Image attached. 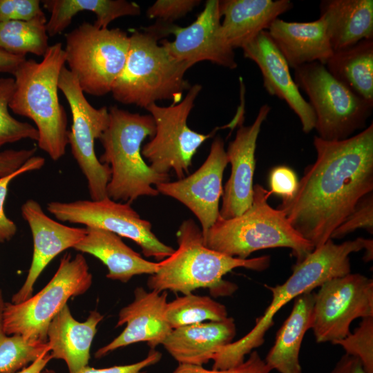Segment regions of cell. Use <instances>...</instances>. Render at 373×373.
Wrapping results in <instances>:
<instances>
[{"label":"cell","mask_w":373,"mask_h":373,"mask_svg":"<svg viewBox=\"0 0 373 373\" xmlns=\"http://www.w3.org/2000/svg\"><path fill=\"white\" fill-rule=\"evenodd\" d=\"M345 354L357 357L367 373H373V316L363 318L353 333L337 341Z\"/></svg>","instance_id":"cell-34"},{"label":"cell","mask_w":373,"mask_h":373,"mask_svg":"<svg viewBox=\"0 0 373 373\" xmlns=\"http://www.w3.org/2000/svg\"><path fill=\"white\" fill-rule=\"evenodd\" d=\"M40 373H56L53 370L44 369Z\"/></svg>","instance_id":"cell-46"},{"label":"cell","mask_w":373,"mask_h":373,"mask_svg":"<svg viewBox=\"0 0 373 373\" xmlns=\"http://www.w3.org/2000/svg\"><path fill=\"white\" fill-rule=\"evenodd\" d=\"M41 3L50 13L46 25L48 37L61 33L81 11L93 12L96 16L93 24L99 28H107L119 17L141 13L138 4L126 0H45Z\"/></svg>","instance_id":"cell-28"},{"label":"cell","mask_w":373,"mask_h":373,"mask_svg":"<svg viewBox=\"0 0 373 373\" xmlns=\"http://www.w3.org/2000/svg\"><path fill=\"white\" fill-rule=\"evenodd\" d=\"M26 58L10 54L0 48V72L12 74Z\"/></svg>","instance_id":"cell-44"},{"label":"cell","mask_w":373,"mask_h":373,"mask_svg":"<svg viewBox=\"0 0 373 373\" xmlns=\"http://www.w3.org/2000/svg\"><path fill=\"white\" fill-rule=\"evenodd\" d=\"M293 6L289 0L220 1L222 32L233 50L242 48Z\"/></svg>","instance_id":"cell-22"},{"label":"cell","mask_w":373,"mask_h":373,"mask_svg":"<svg viewBox=\"0 0 373 373\" xmlns=\"http://www.w3.org/2000/svg\"><path fill=\"white\" fill-rule=\"evenodd\" d=\"M314 293L294 298L291 312L278 331L274 345L264 359L271 370L279 373H302L299 361L301 343L311 329Z\"/></svg>","instance_id":"cell-27"},{"label":"cell","mask_w":373,"mask_h":373,"mask_svg":"<svg viewBox=\"0 0 373 373\" xmlns=\"http://www.w3.org/2000/svg\"><path fill=\"white\" fill-rule=\"evenodd\" d=\"M272 371L257 351H252L249 356L240 365L226 370H207L203 366L179 364L173 373H270Z\"/></svg>","instance_id":"cell-39"},{"label":"cell","mask_w":373,"mask_h":373,"mask_svg":"<svg viewBox=\"0 0 373 373\" xmlns=\"http://www.w3.org/2000/svg\"><path fill=\"white\" fill-rule=\"evenodd\" d=\"M293 79L309 98L316 116L314 128L320 138L342 140L366 128L373 104L336 80L324 64L314 61L297 67Z\"/></svg>","instance_id":"cell-9"},{"label":"cell","mask_w":373,"mask_h":373,"mask_svg":"<svg viewBox=\"0 0 373 373\" xmlns=\"http://www.w3.org/2000/svg\"><path fill=\"white\" fill-rule=\"evenodd\" d=\"M229 164L224 141L216 137L203 164L192 174L155 186L159 192L186 206L198 219L203 238L220 216L222 178Z\"/></svg>","instance_id":"cell-16"},{"label":"cell","mask_w":373,"mask_h":373,"mask_svg":"<svg viewBox=\"0 0 373 373\" xmlns=\"http://www.w3.org/2000/svg\"><path fill=\"white\" fill-rule=\"evenodd\" d=\"M242 49L244 57L258 66L267 92L286 102L299 118L304 133H309L314 129L315 114L301 95L290 73L288 64L267 30L261 32Z\"/></svg>","instance_id":"cell-20"},{"label":"cell","mask_w":373,"mask_h":373,"mask_svg":"<svg viewBox=\"0 0 373 373\" xmlns=\"http://www.w3.org/2000/svg\"><path fill=\"white\" fill-rule=\"evenodd\" d=\"M103 318L97 310H93L84 322H79L73 317L68 305H65L47 329V343L52 359L64 361L69 373H76L87 366L90 346Z\"/></svg>","instance_id":"cell-24"},{"label":"cell","mask_w":373,"mask_h":373,"mask_svg":"<svg viewBox=\"0 0 373 373\" xmlns=\"http://www.w3.org/2000/svg\"><path fill=\"white\" fill-rule=\"evenodd\" d=\"M373 316V280L347 274L326 280L314 294L312 326L317 343L337 341L350 333L351 323Z\"/></svg>","instance_id":"cell-14"},{"label":"cell","mask_w":373,"mask_h":373,"mask_svg":"<svg viewBox=\"0 0 373 373\" xmlns=\"http://www.w3.org/2000/svg\"><path fill=\"white\" fill-rule=\"evenodd\" d=\"M319 8L333 51L373 39L372 0H322Z\"/></svg>","instance_id":"cell-26"},{"label":"cell","mask_w":373,"mask_h":373,"mask_svg":"<svg viewBox=\"0 0 373 373\" xmlns=\"http://www.w3.org/2000/svg\"><path fill=\"white\" fill-rule=\"evenodd\" d=\"M236 334L233 318L189 325L172 329L161 345L179 364L202 366Z\"/></svg>","instance_id":"cell-21"},{"label":"cell","mask_w":373,"mask_h":373,"mask_svg":"<svg viewBox=\"0 0 373 373\" xmlns=\"http://www.w3.org/2000/svg\"><path fill=\"white\" fill-rule=\"evenodd\" d=\"M165 315L173 329L205 321H221L228 317L224 305L209 296L192 293L167 303Z\"/></svg>","instance_id":"cell-31"},{"label":"cell","mask_w":373,"mask_h":373,"mask_svg":"<svg viewBox=\"0 0 373 373\" xmlns=\"http://www.w3.org/2000/svg\"><path fill=\"white\" fill-rule=\"evenodd\" d=\"M358 229L373 233V193L363 197L345 220L332 232L330 239H341Z\"/></svg>","instance_id":"cell-36"},{"label":"cell","mask_w":373,"mask_h":373,"mask_svg":"<svg viewBox=\"0 0 373 373\" xmlns=\"http://www.w3.org/2000/svg\"><path fill=\"white\" fill-rule=\"evenodd\" d=\"M271 107L262 105L254 122L249 126L240 125L233 140L226 151L231 173L223 194L220 217L230 219L241 215L250 207L254 194L255 153L258 135Z\"/></svg>","instance_id":"cell-17"},{"label":"cell","mask_w":373,"mask_h":373,"mask_svg":"<svg viewBox=\"0 0 373 373\" xmlns=\"http://www.w3.org/2000/svg\"><path fill=\"white\" fill-rule=\"evenodd\" d=\"M176 236L178 248L160 261L157 271L148 278L151 290L186 295L199 288H208L213 296H229L237 286L224 280L225 274L238 267L263 271L270 264L269 256L240 259L208 248L201 229L192 219L182 222Z\"/></svg>","instance_id":"cell-3"},{"label":"cell","mask_w":373,"mask_h":373,"mask_svg":"<svg viewBox=\"0 0 373 373\" xmlns=\"http://www.w3.org/2000/svg\"><path fill=\"white\" fill-rule=\"evenodd\" d=\"M330 373H367L363 363L356 356L345 354L338 361Z\"/></svg>","instance_id":"cell-43"},{"label":"cell","mask_w":373,"mask_h":373,"mask_svg":"<svg viewBox=\"0 0 373 373\" xmlns=\"http://www.w3.org/2000/svg\"><path fill=\"white\" fill-rule=\"evenodd\" d=\"M66 64L62 44L50 46L43 59H26L13 71L14 93L9 108L32 119L39 133L38 146L54 161L66 153L68 117L58 97V80Z\"/></svg>","instance_id":"cell-4"},{"label":"cell","mask_w":373,"mask_h":373,"mask_svg":"<svg viewBox=\"0 0 373 373\" xmlns=\"http://www.w3.org/2000/svg\"><path fill=\"white\" fill-rule=\"evenodd\" d=\"M372 239L357 238L354 240L335 244L329 239L314 249L302 262L296 263L292 274L282 285L266 287L272 299L262 316L256 321L253 329L236 342L222 347L212 358L213 370L236 367L265 341L264 336L274 325L275 314L287 303L298 296L310 292L326 280L350 273V255L358 252L372 242Z\"/></svg>","instance_id":"cell-2"},{"label":"cell","mask_w":373,"mask_h":373,"mask_svg":"<svg viewBox=\"0 0 373 373\" xmlns=\"http://www.w3.org/2000/svg\"><path fill=\"white\" fill-rule=\"evenodd\" d=\"M199 0H157L146 10V16L158 23L171 24L200 3Z\"/></svg>","instance_id":"cell-38"},{"label":"cell","mask_w":373,"mask_h":373,"mask_svg":"<svg viewBox=\"0 0 373 373\" xmlns=\"http://www.w3.org/2000/svg\"><path fill=\"white\" fill-rule=\"evenodd\" d=\"M201 90L200 84H194L178 104L160 106L155 103L146 108L154 120L155 133L142 147L141 153L155 172L169 174L173 171L179 179L184 178L196 151L211 136L212 133L195 132L187 125Z\"/></svg>","instance_id":"cell-11"},{"label":"cell","mask_w":373,"mask_h":373,"mask_svg":"<svg viewBox=\"0 0 373 373\" xmlns=\"http://www.w3.org/2000/svg\"><path fill=\"white\" fill-rule=\"evenodd\" d=\"M325 66L336 80L373 104V39L334 51Z\"/></svg>","instance_id":"cell-29"},{"label":"cell","mask_w":373,"mask_h":373,"mask_svg":"<svg viewBox=\"0 0 373 373\" xmlns=\"http://www.w3.org/2000/svg\"><path fill=\"white\" fill-rule=\"evenodd\" d=\"M39 0H0V22L46 19Z\"/></svg>","instance_id":"cell-37"},{"label":"cell","mask_w":373,"mask_h":373,"mask_svg":"<svg viewBox=\"0 0 373 373\" xmlns=\"http://www.w3.org/2000/svg\"><path fill=\"white\" fill-rule=\"evenodd\" d=\"M44 164L45 159L43 157L34 155L16 171L0 178V242L10 240L17 231L15 223L6 216L4 211V203L10 182L23 173L39 170Z\"/></svg>","instance_id":"cell-35"},{"label":"cell","mask_w":373,"mask_h":373,"mask_svg":"<svg viewBox=\"0 0 373 373\" xmlns=\"http://www.w3.org/2000/svg\"><path fill=\"white\" fill-rule=\"evenodd\" d=\"M161 358L162 354L159 351L151 349L145 358L135 363L100 369L87 365L76 373H142L144 369L156 364Z\"/></svg>","instance_id":"cell-41"},{"label":"cell","mask_w":373,"mask_h":373,"mask_svg":"<svg viewBox=\"0 0 373 373\" xmlns=\"http://www.w3.org/2000/svg\"><path fill=\"white\" fill-rule=\"evenodd\" d=\"M160 37L149 28L129 36L124 67L115 81L111 93L123 104L146 108L158 100L178 104L191 85L184 74L191 67L174 58L161 44Z\"/></svg>","instance_id":"cell-7"},{"label":"cell","mask_w":373,"mask_h":373,"mask_svg":"<svg viewBox=\"0 0 373 373\" xmlns=\"http://www.w3.org/2000/svg\"><path fill=\"white\" fill-rule=\"evenodd\" d=\"M36 148L29 149H8L0 152V178L19 169L26 161L35 155Z\"/></svg>","instance_id":"cell-42"},{"label":"cell","mask_w":373,"mask_h":373,"mask_svg":"<svg viewBox=\"0 0 373 373\" xmlns=\"http://www.w3.org/2000/svg\"><path fill=\"white\" fill-rule=\"evenodd\" d=\"M289 68L320 62L324 65L334 51L323 20L289 22L276 19L267 30Z\"/></svg>","instance_id":"cell-23"},{"label":"cell","mask_w":373,"mask_h":373,"mask_svg":"<svg viewBox=\"0 0 373 373\" xmlns=\"http://www.w3.org/2000/svg\"><path fill=\"white\" fill-rule=\"evenodd\" d=\"M58 88L64 95L71 111L72 125L68 141L72 154L87 180L91 200H102L107 197L106 186L111 171L109 166L99 161L94 142L108 126V108L93 106L75 76L65 66L59 74Z\"/></svg>","instance_id":"cell-12"},{"label":"cell","mask_w":373,"mask_h":373,"mask_svg":"<svg viewBox=\"0 0 373 373\" xmlns=\"http://www.w3.org/2000/svg\"><path fill=\"white\" fill-rule=\"evenodd\" d=\"M51 359V355L48 352L16 373H40Z\"/></svg>","instance_id":"cell-45"},{"label":"cell","mask_w":373,"mask_h":373,"mask_svg":"<svg viewBox=\"0 0 373 373\" xmlns=\"http://www.w3.org/2000/svg\"><path fill=\"white\" fill-rule=\"evenodd\" d=\"M47 210L57 220L103 229L135 242L145 257L163 260L175 249L160 241L151 223L142 218L131 202H118L108 197L100 200L52 201Z\"/></svg>","instance_id":"cell-13"},{"label":"cell","mask_w":373,"mask_h":373,"mask_svg":"<svg viewBox=\"0 0 373 373\" xmlns=\"http://www.w3.org/2000/svg\"><path fill=\"white\" fill-rule=\"evenodd\" d=\"M219 0H208L195 20L186 27L157 23L152 29L161 37L174 35L172 41L160 44L176 59L191 66L202 61L235 69L238 64L234 50L228 44L222 30Z\"/></svg>","instance_id":"cell-15"},{"label":"cell","mask_w":373,"mask_h":373,"mask_svg":"<svg viewBox=\"0 0 373 373\" xmlns=\"http://www.w3.org/2000/svg\"><path fill=\"white\" fill-rule=\"evenodd\" d=\"M4 303L0 289V373H16L50 352V349L47 341L28 340L5 332L2 321Z\"/></svg>","instance_id":"cell-32"},{"label":"cell","mask_w":373,"mask_h":373,"mask_svg":"<svg viewBox=\"0 0 373 373\" xmlns=\"http://www.w3.org/2000/svg\"><path fill=\"white\" fill-rule=\"evenodd\" d=\"M21 210L32 235L33 255L23 285L12 297V303L30 298L35 282L50 262L64 250L73 248L86 234V228L66 226L50 218L32 199L26 200Z\"/></svg>","instance_id":"cell-18"},{"label":"cell","mask_w":373,"mask_h":373,"mask_svg":"<svg viewBox=\"0 0 373 373\" xmlns=\"http://www.w3.org/2000/svg\"><path fill=\"white\" fill-rule=\"evenodd\" d=\"M269 191L271 194H276L282 198V201L291 200L295 195L298 179L293 169L286 166H276L269 174Z\"/></svg>","instance_id":"cell-40"},{"label":"cell","mask_w":373,"mask_h":373,"mask_svg":"<svg viewBox=\"0 0 373 373\" xmlns=\"http://www.w3.org/2000/svg\"><path fill=\"white\" fill-rule=\"evenodd\" d=\"M313 144L315 162L305 169L294 197L278 209L316 249L373 191V124L342 140L315 135Z\"/></svg>","instance_id":"cell-1"},{"label":"cell","mask_w":373,"mask_h":373,"mask_svg":"<svg viewBox=\"0 0 373 373\" xmlns=\"http://www.w3.org/2000/svg\"><path fill=\"white\" fill-rule=\"evenodd\" d=\"M129 44V36L120 28H99L88 22L66 35V63L84 93L101 97L111 92Z\"/></svg>","instance_id":"cell-10"},{"label":"cell","mask_w":373,"mask_h":373,"mask_svg":"<svg viewBox=\"0 0 373 373\" xmlns=\"http://www.w3.org/2000/svg\"><path fill=\"white\" fill-rule=\"evenodd\" d=\"M93 276L84 256L66 254L49 283L37 294L20 303H4L3 326L8 335L31 341H47V329L68 299L84 294Z\"/></svg>","instance_id":"cell-8"},{"label":"cell","mask_w":373,"mask_h":373,"mask_svg":"<svg viewBox=\"0 0 373 373\" xmlns=\"http://www.w3.org/2000/svg\"><path fill=\"white\" fill-rule=\"evenodd\" d=\"M270 195L260 184L254 185L250 207L230 219L219 216L203 238L204 245L240 259L258 250L286 247L291 250L296 263L302 262L314 247L292 227L282 211L268 204Z\"/></svg>","instance_id":"cell-6"},{"label":"cell","mask_w":373,"mask_h":373,"mask_svg":"<svg viewBox=\"0 0 373 373\" xmlns=\"http://www.w3.org/2000/svg\"><path fill=\"white\" fill-rule=\"evenodd\" d=\"M46 19L0 22V48L26 57L31 53L44 57L49 48Z\"/></svg>","instance_id":"cell-30"},{"label":"cell","mask_w":373,"mask_h":373,"mask_svg":"<svg viewBox=\"0 0 373 373\" xmlns=\"http://www.w3.org/2000/svg\"><path fill=\"white\" fill-rule=\"evenodd\" d=\"M108 126L99 139L104 149L99 161L111 171L107 197L132 203L140 197L157 196L159 192L153 186L169 181L170 175L153 170L141 153L143 141L155 133L152 116L117 106L108 108Z\"/></svg>","instance_id":"cell-5"},{"label":"cell","mask_w":373,"mask_h":373,"mask_svg":"<svg viewBox=\"0 0 373 373\" xmlns=\"http://www.w3.org/2000/svg\"><path fill=\"white\" fill-rule=\"evenodd\" d=\"M15 89L12 77H0V149L6 144L23 139L39 140L37 128L14 118L8 109Z\"/></svg>","instance_id":"cell-33"},{"label":"cell","mask_w":373,"mask_h":373,"mask_svg":"<svg viewBox=\"0 0 373 373\" xmlns=\"http://www.w3.org/2000/svg\"><path fill=\"white\" fill-rule=\"evenodd\" d=\"M134 300L119 312L116 327L126 324L124 329L111 343L96 351L95 358L139 342H146L151 349H155L172 331L165 315L166 291L148 292L138 287L134 291Z\"/></svg>","instance_id":"cell-19"},{"label":"cell","mask_w":373,"mask_h":373,"mask_svg":"<svg viewBox=\"0 0 373 373\" xmlns=\"http://www.w3.org/2000/svg\"><path fill=\"white\" fill-rule=\"evenodd\" d=\"M86 228V236L73 249L102 261L108 269V278L127 283L135 276L157 271L159 262L143 258L116 233L97 227Z\"/></svg>","instance_id":"cell-25"}]
</instances>
